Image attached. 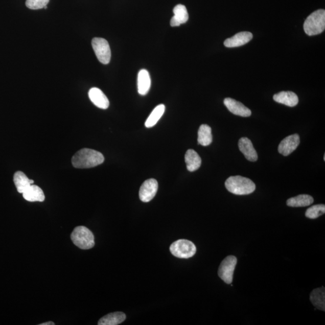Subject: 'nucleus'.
Returning a JSON list of instances; mask_svg holds the SVG:
<instances>
[{
  "label": "nucleus",
  "mask_w": 325,
  "mask_h": 325,
  "mask_svg": "<svg viewBox=\"0 0 325 325\" xmlns=\"http://www.w3.org/2000/svg\"><path fill=\"white\" fill-rule=\"evenodd\" d=\"M13 181L17 191L19 194H23L30 185L33 184V179H30L26 175L21 171H17L13 176Z\"/></svg>",
  "instance_id": "nucleus-18"
},
{
  "label": "nucleus",
  "mask_w": 325,
  "mask_h": 325,
  "mask_svg": "<svg viewBox=\"0 0 325 325\" xmlns=\"http://www.w3.org/2000/svg\"><path fill=\"white\" fill-rule=\"evenodd\" d=\"M165 111V106L164 104L158 105L154 108L145 122V127L151 128L154 127L158 123L160 118L164 115Z\"/></svg>",
  "instance_id": "nucleus-24"
},
{
  "label": "nucleus",
  "mask_w": 325,
  "mask_h": 325,
  "mask_svg": "<svg viewBox=\"0 0 325 325\" xmlns=\"http://www.w3.org/2000/svg\"><path fill=\"white\" fill-rule=\"evenodd\" d=\"M71 239L74 245L81 249H90L95 246L93 233L86 226H77L71 234Z\"/></svg>",
  "instance_id": "nucleus-4"
},
{
  "label": "nucleus",
  "mask_w": 325,
  "mask_h": 325,
  "mask_svg": "<svg viewBox=\"0 0 325 325\" xmlns=\"http://www.w3.org/2000/svg\"><path fill=\"white\" fill-rule=\"evenodd\" d=\"M50 0H27L26 5L30 9H43L49 4Z\"/></svg>",
  "instance_id": "nucleus-26"
},
{
  "label": "nucleus",
  "mask_w": 325,
  "mask_h": 325,
  "mask_svg": "<svg viewBox=\"0 0 325 325\" xmlns=\"http://www.w3.org/2000/svg\"><path fill=\"white\" fill-rule=\"evenodd\" d=\"M325 29V11L317 10L307 17L304 22L305 32L309 36L319 35Z\"/></svg>",
  "instance_id": "nucleus-3"
},
{
  "label": "nucleus",
  "mask_w": 325,
  "mask_h": 325,
  "mask_svg": "<svg viewBox=\"0 0 325 325\" xmlns=\"http://www.w3.org/2000/svg\"><path fill=\"white\" fill-rule=\"evenodd\" d=\"M314 202L312 196L309 195H300L288 199L287 205L292 207H303L309 206Z\"/></svg>",
  "instance_id": "nucleus-23"
},
{
  "label": "nucleus",
  "mask_w": 325,
  "mask_h": 325,
  "mask_svg": "<svg viewBox=\"0 0 325 325\" xmlns=\"http://www.w3.org/2000/svg\"><path fill=\"white\" fill-rule=\"evenodd\" d=\"M92 48L98 60L107 65L111 59V50L107 40L103 38H95L92 41Z\"/></svg>",
  "instance_id": "nucleus-6"
},
{
  "label": "nucleus",
  "mask_w": 325,
  "mask_h": 325,
  "mask_svg": "<svg viewBox=\"0 0 325 325\" xmlns=\"http://www.w3.org/2000/svg\"><path fill=\"white\" fill-rule=\"evenodd\" d=\"M185 162L188 170L194 172L200 168L202 160L197 152L194 150H189L185 154Z\"/></svg>",
  "instance_id": "nucleus-19"
},
{
  "label": "nucleus",
  "mask_w": 325,
  "mask_h": 325,
  "mask_svg": "<svg viewBox=\"0 0 325 325\" xmlns=\"http://www.w3.org/2000/svg\"><path fill=\"white\" fill-rule=\"evenodd\" d=\"M23 198L29 202H43L45 200V195L41 188L36 185H31L22 194Z\"/></svg>",
  "instance_id": "nucleus-17"
},
{
  "label": "nucleus",
  "mask_w": 325,
  "mask_h": 325,
  "mask_svg": "<svg viewBox=\"0 0 325 325\" xmlns=\"http://www.w3.org/2000/svg\"><path fill=\"white\" fill-rule=\"evenodd\" d=\"M299 144V135L297 134L290 135L281 142L278 146V152L284 156H287L296 150Z\"/></svg>",
  "instance_id": "nucleus-9"
},
{
  "label": "nucleus",
  "mask_w": 325,
  "mask_h": 325,
  "mask_svg": "<svg viewBox=\"0 0 325 325\" xmlns=\"http://www.w3.org/2000/svg\"><path fill=\"white\" fill-rule=\"evenodd\" d=\"M252 38V34L250 32H240L231 38L226 39L224 45L228 48H235V47L243 46L250 41Z\"/></svg>",
  "instance_id": "nucleus-12"
},
{
  "label": "nucleus",
  "mask_w": 325,
  "mask_h": 325,
  "mask_svg": "<svg viewBox=\"0 0 325 325\" xmlns=\"http://www.w3.org/2000/svg\"><path fill=\"white\" fill-rule=\"evenodd\" d=\"M212 128L208 125L202 124L199 128L198 142L202 146L206 147L212 143Z\"/></svg>",
  "instance_id": "nucleus-22"
},
{
  "label": "nucleus",
  "mask_w": 325,
  "mask_h": 325,
  "mask_svg": "<svg viewBox=\"0 0 325 325\" xmlns=\"http://www.w3.org/2000/svg\"><path fill=\"white\" fill-rule=\"evenodd\" d=\"M223 103L230 112L234 114L242 117H249L252 114L251 111L245 105L232 98H225Z\"/></svg>",
  "instance_id": "nucleus-10"
},
{
  "label": "nucleus",
  "mask_w": 325,
  "mask_h": 325,
  "mask_svg": "<svg viewBox=\"0 0 325 325\" xmlns=\"http://www.w3.org/2000/svg\"><path fill=\"white\" fill-rule=\"evenodd\" d=\"M325 290L324 287L313 291L310 294V300L313 306L321 311L325 310Z\"/></svg>",
  "instance_id": "nucleus-21"
},
{
  "label": "nucleus",
  "mask_w": 325,
  "mask_h": 325,
  "mask_svg": "<svg viewBox=\"0 0 325 325\" xmlns=\"http://www.w3.org/2000/svg\"><path fill=\"white\" fill-rule=\"evenodd\" d=\"M170 251L172 255L179 259H187L191 258L196 252L194 243L188 240H177L170 246Z\"/></svg>",
  "instance_id": "nucleus-5"
},
{
  "label": "nucleus",
  "mask_w": 325,
  "mask_h": 325,
  "mask_svg": "<svg viewBox=\"0 0 325 325\" xmlns=\"http://www.w3.org/2000/svg\"><path fill=\"white\" fill-rule=\"evenodd\" d=\"M325 205L324 204L315 205L307 210L306 216L309 219H316L324 214Z\"/></svg>",
  "instance_id": "nucleus-25"
},
{
  "label": "nucleus",
  "mask_w": 325,
  "mask_h": 325,
  "mask_svg": "<svg viewBox=\"0 0 325 325\" xmlns=\"http://www.w3.org/2000/svg\"><path fill=\"white\" fill-rule=\"evenodd\" d=\"M273 100L276 102L286 105L289 107H294L299 103V99L297 95L290 91H283L278 94L274 95Z\"/></svg>",
  "instance_id": "nucleus-14"
},
{
  "label": "nucleus",
  "mask_w": 325,
  "mask_h": 325,
  "mask_svg": "<svg viewBox=\"0 0 325 325\" xmlns=\"http://www.w3.org/2000/svg\"><path fill=\"white\" fill-rule=\"evenodd\" d=\"M238 263L236 257L229 256L223 260L219 266L218 275L225 283L231 284L233 282L234 272Z\"/></svg>",
  "instance_id": "nucleus-7"
},
{
  "label": "nucleus",
  "mask_w": 325,
  "mask_h": 325,
  "mask_svg": "<svg viewBox=\"0 0 325 325\" xmlns=\"http://www.w3.org/2000/svg\"><path fill=\"white\" fill-rule=\"evenodd\" d=\"M126 319V315L123 312L108 314L98 321V325H118Z\"/></svg>",
  "instance_id": "nucleus-20"
},
{
  "label": "nucleus",
  "mask_w": 325,
  "mask_h": 325,
  "mask_svg": "<svg viewBox=\"0 0 325 325\" xmlns=\"http://www.w3.org/2000/svg\"><path fill=\"white\" fill-rule=\"evenodd\" d=\"M104 161V157L101 152L89 148L81 149L72 158L73 167L77 169L96 167Z\"/></svg>",
  "instance_id": "nucleus-1"
},
{
  "label": "nucleus",
  "mask_w": 325,
  "mask_h": 325,
  "mask_svg": "<svg viewBox=\"0 0 325 325\" xmlns=\"http://www.w3.org/2000/svg\"><path fill=\"white\" fill-rule=\"evenodd\" d=\"M225 188L229 192L237 195L252 194L256 189V184L250 179L242 176H231L226 179Z\"/></svg>",
  "instance_id": "nucleus-2"
},
{
  "label": "nucleus",
  "mask_w": 325,
  "mask_h": 325,
  "mask_svg": "<svg viewBox=\"0 0 325 325\" xmlns=\"http://www.w3.org/2000/svg\"><path fill=\"white\" fill-rule=\"evenodd\" d=\"M151 78L148 71L142 69L138 74L137 89L138 92L141 96L147 95L151 87Z\"/></svg>",
  "instance_id": "nucleus-15"
},
{
  "label": "nucleus",
  "mask_w": 325,
  "mask_h": 325,
  "mask_svg": "<svg viewBox=\"0 0 325 325\" xmlns=\"http://www.w3.org/2000/svg\"><path fill=\"white\" fill-rule=\"evenodd\" d=\"M54 324H55V323L53 322V321H48V322L39 324V325H54Z\"/></svg>",
  "instance_id": "nucleus-27"
},
{
  "label": "nucleus",
  "mask_w": 325,
  "mask_h": 325,
  "mask_svg": "<svg viewBox=\"0 0 325 325\" xmlns=\"http://www.w3.org/2000/svg\"><path fill=\"white\" fill-rule=\"evenodd\" d=\"M174 16L171 20L172 27H178L187 22L189 19V14L185 6L182 5L176 6L174 9Z\"/></svg>",
  "instance_id": "nucleus-16"
},
{
  "label": "nucleus",
  "mask_w": 325,
  "mask_h": 325,
  "mask_svg": "<svg viewBox=\"0 0 325 325\" xmlns=\"http://www.w3.org/2000/svg\"><path fill=\"white\" fill-rule=\"evenodd\" d=\"M89 97L95 106L101 109H107L109 107L110 103L107 97L98 88L93 87L90 89L89 91Z\"/></svg>",
  "instance_id": "nucleus-13"
},
{
  "label": "nucleus",
  "mask_w": 325,
  "mask_h": 325,
  "mask_svg": "<svg viewBox=\"0 0 325 325\" xmlns=\"http://www.w3.org/2000/svg\"><path fill=\"white\" fill-rule=\"evenodd\" d=\"M158 188L156 179L151 178L144 182L140 191V198L144 202H148L152 200L156 195Z\"/></svg>",
  "instance_id": "nucleus-8"
},
{
  "label": "nucleus",
  "mask_w": 325,
  "mask_h": 325,
  "mask_svg": "<svg viewBox=\"0 0 325 325\" xmlns=\"http://www.w3.org/2000/svg\"><path fill=\"white\" fill-rule=\"evenodd\" d=\"M324 160H325V154H324Z\"/></svg>",
  "instance_id": "nucleus-28"
},
{
  "label": "nucleus",
  "mask_w": 325,
  "mask_h": 325,
  "mask_svg": "<svg viewBox=\"0 0 325 325\" xmlns=\"http://www.w3.org/2000/svg\"><path fill=\"white\" fill-rule=\"evenodd\" d=\"M239 148L247 160L254 162L258 160V154L252 142L247 137H242L239 141Z\"/></svg>",
  "instance_id": "nucleus-11"
}]
</instances>
